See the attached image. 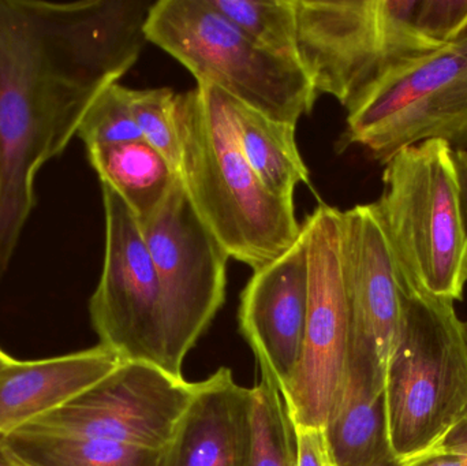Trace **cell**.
Masks as SVG:
<instances>
[{"label":"cell","instance_id":"obj_1","mask_svg":"<svg viewBox=\"0 0 467 466\" xmlns=\"http://www.w3.org/2000/svg\"><path fill=\"white\" fill-rule=\"evenodd\" d=\"M150 0H0V278L93 101L141 54Z\"/></svg>","mask_w":467,"mask_h":466},{"label":"cell","instance_id":"obj_2","mask_svg":"<svg viewBox=\"0 0 467 466\" xmlns=\"http://www.w3.org/2000/svg\"><path fill=\"white\" fill-rule=\"evenodd\" d=\"M180 177L202 223L230 259L253 271L287 251L301 235L294 202L264 188L247 163L232 98L197 84L177 96Z\"/></svg>","mask_w":467,"mask_h":466},{"label":"cell","instance_id":"obj_3","mask_svg":"<svg viewBox=\"0 0 467 466\" xmlns=\"http://www.w3.org/2000/svg\"><path fill=\"white\" fill-rule=\"evenodd\" d=\"M400 317L384 383L398 461L435 448L467 416V342L454 301L400 276Z\"/></svg>","mask_w":467,"mask_h":466},{"label":"cell","instance_id":"obj_4","mask_svg":"<svg viewBox=\"0 0 467 466\" xmlns=\"http://www.w3.org/2000/svg\"><path fill=\"white\" fill-rule=\"evenodd\" d=\"M398 273L435 297L461 301L467 284L454 150L432 140L400 150L375 202Z\"/></svg>","mask_w":467,"mask_h":466},{"label":"cell","instance_id":"obj_5","mask_svg":"<svg viewBox=\"0 0 467 466\" xmlns=\"http://www.w3.org/2000/svg\"><path fill=\"white\" fill-rule=\"evenodd\" d=\"M145 35L197 84L213 85L272 119L296 126L312 111L317 92L301 65L261 48L210 0L153 2Z\"/></svg>","mask_w":467,"mask_h":466},{"label":"cell","instance_id":"obj_6","mask_svg":"<svg viewBox=\"0 0 467 466\" xmlns=\"http://www.w3.org/2000/svg\"><path fill=\"white\" fill-rule=\"evenodd\" d=\"M419 2L294 0L298 62L316 92L348 109L379 79L444 47L417 25Z\"/></svg>","mask_w":467,"mask_h":466},{"label":"cell","instance_id":"obj_7","mask_svg":"<svg viewBox=\"0 0 467 466\" xmlns=\"http://www.w3.org/2000/svg\"><path fill=\"white\" fill-rule=\"evenodd\" d=\"M348 111L343 147L365 148L383 166L432 140L467 150V33L379 79Z\"/></svg>","mask_w":467,"mask_h":466},{"label":"cell","instance_id":"obj_8","mask_svg":"<svg viewBox=\"0 0 467 466\" xmlns=\"http://www.w3.org/2000/svg\"><path fill=\"white\" fill-rule=\"evenodd\" d=\"M140 224L161 284L170 372L183 378L186 356L224 304L230 256L197 215L181 177Z\"/></svg>","mask_w":467,"mask_h":466},{"label":"cell","instance_id":"obj_9","mask_svg":"<svg viewBox=\"0 0 467 466\" xmlns=\"http://www.w3.org/2000/svg\"><path fill=\"white\" fill-rule=\"evenodd\" d=\"M309 301L304 352L282 396L294 426H326L348 374L351 316L342 252V211L321 204L306 216Z\"/></svg>","mask_w":467,"mask_h":466},{"label":"cell","instance_id":"obj_10","mask_svg":"<svg viewBox=\"0 0 467 466\" xmlns=\"http://www.w3.org/2000/svg\"><path fill=\"white\" fill-rule=\"evenodd\" d=\"M106 248L100 281L89 301L90 322L101 347L122 361L170 372L167 328L158 273L139 218L101 182Z\"/></svg>","mask_w":467,"mask_h":466},{"label":"cell","instance_id":"obj_11","mask_svg":"<svg viewBox=\"0 0 467 466\" xmlns=\"http://www.w3.org/2000/svg\"><path fill=\"white\" fill-rule=\"evenodd\" d=\"M196 388L152 364L122 361L88 390L21 429L163 451Z\"/></svg>","mask_w":467,"mask_h":466},{"label":"cell","instance_id":"obj_12","mask_svg":"<svg viewBox=\"0 0 467 466\" xmlns=\"http://www.w3.org/2000/svg\"><path fill=\"white\" fill-rule=\"evenodd\" d=\"M342 252L350 350L367 356L386 380L400 326V273L375 202L342 211Z\"/></svg>","mask_w":467,"mask_h":466},{"label":"cell","instance_id":"obj_13","mask_svg":"<svg viewBox=\"0 0 467 466\" xmlns=\"http://www.w3.org/2000/svg\"><path fill=\"white\" fill-rule=\"evenodd\" d=\"M309 276L304 230L268 264L253 271L241 295L238 322L258 363L265 364L280 393L293 382L304 352Z\"/></svg>","mask_w":467,"mask_h":466},{"label":"cell","instance_id":"obj_14","mask_svg":"<svg viewBox=\"0 0 467 466\" xmlns=\"http://www.w3.org/2000/svg\"><path fill=\"white\" fill-rule=\"evenodd\" d=\"M252 448V397L229 368L197 382L196 393L161 466H247Z\"/></svg>","mask_w":467,"mask_h":466},{"label":"cell","instance_id":"obj_15","mask_svg":"<svg viewBox=\"0 0 467 466\" xmlns=\"http://www.w3.org/2000/svg\"><path fill=\"white\" fill-rule=\"evenodd\" d=\"M120 363L101 345L47 360L14 361L0 371V442L79 396Z\"/></svg>","mask_w":467,"mask_h":466},{"label":"cell","instance_id":"obj_16","mask_svg":"<svg viewBox=\"0 0 467 466\" xmlns=\"http://www.w3.org/2000/svg\"><path fill=\"white\" fill-rule=\"evenodd\" d=\"M323 430L331 466H376L392 454L384 378L362 353L350 350L345 382Z\"/></svg>","mask_w":467,"mask_h":466},{"label":"cell","instance_id":"obj_17","mask_svg":"<svg viewBox=\"0 0 467 466\" xmlns=\"http://www.w3.org/2000/svg\"><path fill=\"white\" fill-rule=\"evenodd\" d=\"M232 106L247 163L266 191L293 202L296 186L309 183V171L296 147V125L272 119L234 98Z\"/></svg>","mask_w":467,"mask_h":466},{"label":"cell","instance_id":"obj_18","mask_svg":"<svg viewBox=\"0 0 467 466\" xmlns=\"http://www.w3.org/2000/svg\"><path fill=\"white\" fill-rule=\"evenodd\" d=\"M16 466H161V451L57 432L16 430L0 442Z\"/></svg>","mask_w":467,"mask_h":466},{"label":"cell","instance_id":"obj_19","mask_svg":"<svg viewBox=\"0 0 467 466\" xmlns=\"http://www.w3.org/2000/svg\"><path fill=\"white\" fill-rule=\"evenodd\" d=\"M88 158L100 182L111 186L140 222L158 210L180 177L144 140L88 150Z\"/></svg>","mask_w":467,"mask_h":466},{"label":"cell","instance_id":"obj_20","mask_svg":"<svg viewBox=\"0 0 467 466\" xmlns=\"http://www.w3.org/2000/svg\"><path fill=\"white\" fill-rule=\"evenodd\" d=\"M260 379L250 388L252 448L247 466H296L293 419L271 369L258 363Z\"/></svg>","mask_w":467,"mask_h":466},{"label":"cell","instance_id":"obj_21","mask_svg":"<svg viewBox=\"0 0 467 466\" xmlns=\"http://www.w3.org/2000/svg\"><path fill=\"white\" fill-rule=\"evenodd\" d=\"M210 3L261 48L299 63L294 0H210Z\"/></svg>","mask_w":467,"mask_h":466},{"label":"cell","instance_id":"obj_22","mask_svg":"<svg viewBox=\"0 0 467 466\" xmlns=\"http://www.w3.org/2000/svg\"><path fill=\"white\" fill-rule=\"evenodd\" d=\"M77 136L87 150L142 140L131 111V89L118 82L107 87L88 109Z\"/></svg>","mask_w":467,"mask_h":466},{"label":"cell","instance_id":"obj_23","mask_svg":"<svg viewBox=\"0 0 467 466\" xmlns=\"http://www.w3.org/2000/svg\"><path fill=\"white\" fill-rule=\"evenodd\" d=\"M177 96L170 88L131 89V111L142 140L155 148L172 169L181 171V139Z\"/></svg>","mask_w":467,"mask_h":466},{"label":"cell","instance_id":"obj_24","mask_svg":"<svg viewBox=\"0 0 467 466\" xmlns=\"http://www.w3.org/2000/svg\"><path fill=\"white\" fill-rule=\"evenodd\" d=\"M417 25L431 40L452 43L467 33V0H420Z\"/></svg>","mask_w":467,"mask_h":466},{"label":"cell","instance_id":"obj_25","mask_svg":"<svg viewBox=\"0 0 467 466\" xmlns=\"http://www.w3.org/2000/svg\"><path fill=\"white\" fill-rule=\"evenodd\" d=\"M296 466H331L323 429L294 426Z\"/></svg>","mask_w":467,"mask_h":466},{"label":"cell","instance_id":"obj_26","mask_svg":"<svg viewBox=\"0 0 467 466\" xmlns=\"http://www.w3.org/2000/svg\"><path fill=\"white\" fill-rule=\"evenodd\" d=\"M400 466H467V451L443 438L435 448L400 462Z\"/></svg>","mask_w":467,"mask_h":466},{"label":"cell","instance_id":"obj_27","mask_svg":"<svg viewBox=\"0 0 467 466\" xmlns=\"http://www.w3.org/2000/svg\"><path fill=\"white\" fill-rule=\"evenodd\" d=\"M455 170H457L458 199H460L461 222L466 243L467 263V150H454Z\"/></svg>","mask_w":467,"mask_h":466},{"label":"cell","instance_id":"obj_28","mask_svg":"<svg viewBox=\"0 0 467 466\" xmlns=\"http://www.w3.org/2000/svg\"><path fill=\"white\" fill-rule=\"evenodd\" d=\"M14 361L16 360H14L13 357H10L7 353H5L0 349V371H2L3 368H5V367L10 366V364H13Z\"/></svg>","mask_w":467,"mask_h":466},{"label":"cell","instance_id":"obj_29","mask_svg":"<svg viewBox=\"0 0 467 466\" xmlns=\"http://www.w3.org/2000/svg\"><path fill=\"white\" fill-rule=\"evenodd\" d=\"M400 462L398 461L397 459H395L394 454H389V457H386V459L381 460L380 462H379L376 466H400Z\"/></svg>","mask_w":467,"mask_h":466},{"label":"cell","instance_id":"obj_30","mask_svg":"<svg viewBox=\"0 0 467 466\" xmlns=\"http://www.w3.org/2000/svg\"><path fill=\"white\" fill-rule=\"evenodd\" d=\"M0 466H16L13 461H11V460H8L7 457H5L2 449H0Z\"/></svg>","mask_w":467,"mask_h":466},{"label":"cell","instance_id":"obj_31","mask_svg":"<svg viewBox=\"0 0 467 466\" xmlns=\"http://www.w3.org/2000/svg\"><path fill=\"white\" fill-rule=\"evenodd\" d=\"M463 334H465V338L467 342V322H462Z\"/></svg>","mask_w":467,"mask_h":466}]
</instances>
